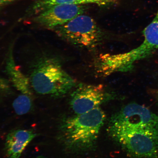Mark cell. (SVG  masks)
<instances>
[{"mask_svg":"<svg viewBox=\"0 0 158 158\" xmlns=\"http://www.w3.org/2000/svg\"><path fill=\"white\" fill-rule=\"evenodd\" d=\"M112 137L128 153L138 158L158 155V130L125 129L110 126Z\"/></svg>","mask_w":158,"mask_h":158,"instance_id":"3957f363","label":"cell"},{"mask_svg":"<svg viewBox=\"0 0 158 158\" xmlns=\"http://www.w3.org/2000/svg\"><path fill=\"white\" fill-rule=\"evenodd\" d=\"M38 135L31 130L17 129L9 132L5 143L8 157L19 158L25 148Z\"/></svg>","mask_w":158,"mask_h":158,"instance_id":"ba28073f","label":"cell"},{"mask_svg":"<svg viewBox=\"0 0 158 158\" xmlns=\"http://www.w3.org/2000/svg\"><path fill=\"white\" fill-rule=\"evenodd\" d=\"M29 80L37 93L59 98L76 86V81L64 69L58 59L43 55L31 67Z\"/></svg>","mask_w":158,"mask_h":158,"instance_id":"7a4b0ae2","label":"cell"},{"mask_svg":"<svg viewBox=\"0 0 158 158\" xmlns=\"http://www.w3.org/2000/svg\"><path fill=\"white\" fill-rule=\"evenodd\" d=\"M110 126L132 130H158V116L145 106L130 103L111 118Z\"/></svg>","mask_w":158,"mask_h":158,"instance_id":"5b68a950","label":"cell"},{"mask_svg":"<svg viewBox=\"0 0 158 158\" xmlns=\"http://www.w3.org/2000/svg\"><path fill=\"white\" fill-rule=\"evenodd\" d=\"M109 97L102 85L80 84L71 94L70 106L75 114H82L99 107Z\"/></svg>","mask_w":158,"mask_h":158,"instance_id":"8992f818","label":"cell"},{"mask_svg":"<svg viewBox=\"0 0 158 158\" xmlns=\"http://www.w3.org/2000/svg\"><path fill=\"white\" fill-rule=\"evenodd\" d=\"M13 106L18 115H23L28 113L33 108L32 97L27 94H21L14 101Z\"/></svg>","mask_w":158,"mask_h":158,"instance_id":"8fae6325","label":"cell"},{"mask_svg":"<svg viewBox=\"0 0 158 158\" xmlns=\"http://www.w3.org/2000/svg\"><path fill=\"white\" fill-rule=\"evenodd\" d=\"M106 114L99 107L65 118L59 126L58 139L67 149L83 151L93 147L103 125Z\"/></svg>","mask_w":158,"mask_h":158,"instance_id":"6da1fadb","label":"cell"},{"mask_svg":"<svg viewBox=\"0 0 158 158\" xmlns=\"http://www.w3.org/2000/svg\"><path fill=\"white\" fill-rule=\"evenodd\" d=\"M6 70L14 87L21 92L32 97L29 78L20 70L16 65L13 53V45H10L6 64Z\"/></svg>","mask_w":158,"mask_h":158,"instance_id":"9c48e42d","label":"cell"},{"mask_svg":"<svg viewBox=\"0 0 158 158\" xmlns=\"http://www.w3.org/2000/svg\"><path fill=\"white\" fill-rule=\"evenodd\" d=\"M15 1V0H0V7Z\"/></svg>","mask_w":158,"mask_h":158,"instance_id":"7c38bea8","label":"cell"},{"mask_svg":"<svg viewBox=\"0 0 158 158\" xmlns=\"http://www.w3.org/2000/svg\"><path fill=\"white\" fill-rule=\"evenodd\" d=\"M117 3L114 0H41L39 3V6L46 9L53 6L62 4L81 5L85 4H95L100 6H106L114 4Z\"/></svg>","mask_w":158,"mask_h":158,"instance_id":"30bf717a","label":"cell"},{"mask_svg":"<svg viewBox=\"0 0 158 158\" xmlns=\"http://www.w3.org/2000/svg\"><path fill=\"white\" fill-rule=\"evenodd\" d=\"M57 27L56 32L61 38L82 48H94L102 39L101 31L96 22L83 14Z\"/></svg>","mask_w":158,"mask_h":158,"instance_id":"277c9868","label":"cell"},{"mask_svg":"<svg viewBox=\"0 0 158 158\" xmlns=\"http://www.w3.org/2000/svg\"><path fill=\"white\" fill-rule=\"evenodd\" d=\"M152 22L156 24H158V9L155 16Z\"/></svg>","mask_w":158,"mask_h":158,"instance_id":"4fadbf2b","label":"cell"},{"mask_svg":"<svg viewBox=\"0 0 158 158\" xmlns=\"http://www.w3.org/2000/svg\"><path fill=\"white\" fill-rule=\"evenodd\" d=\"M81 5L62 4L52 6L44 10L36 17V21L47 28L52 29L65 24L84 12Z\"/></svg>","mask_w":158,"mask_h":158,"instance_id":"52a82bcc","label":"cell"},{"mask_svg":"<svg viewBox=\"0 0 158 158\" xmlns=\"http://www.w3.org/2000/svg\"><path fill=\"white\" fill-rule=\"evenodd\" d=\"M114 1H116V2H117L118 0H114Z\"/></svg>","mask_w":158,"mask_h":158,"instance_id":"5bb4252c","label":"cell"}]
</instances>
